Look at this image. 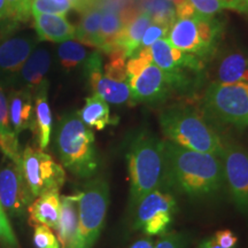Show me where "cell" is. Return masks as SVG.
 Returning a JSON list of instances; mask_svg holds the SVG:
<instances>
[{
	"instance_id": "1",
	"label": "cell",
	"mask_w": 248,
	"mask_h": 248,
	"mask_svg": "<svg viewBox=\"0 0 248 248\" xmlns=\"http://www.w3.org/2000/svg\"><path fill=\"white\" fill-rule=\"evenodd\" d=\"M162 187L190 199H212L226 187L221 157L163 140Z\"/></svg>"
},
{
	"instance_id": "2",
	"label": "cell",
	"mask_w": 248,
	"mask_h": 248,
	"mask_svg": "<svg viewBox=\"0 0 248 248\" xmlns=\"http://www.w3.org/2000/svg\"><path fill=\"white\" fill-rule=\"evenodd\" d=\"M125 160L130 184L128 212L131 216L145 195L162 187L163 140L147 130L139 131L130 139Z\"/></svg>"
},
{
	"instance_id": "3",
	"label": "cell",
	"mask_w": 248,
	"mask_h": 248,
	"mask_svg": "<svg viewBox=\"0 0 248 248\" xmlns=\"http://www.w3.org/2000/svg\"><path fill=\"white\" fill-rule=\"evenodd\" d=\"M159 122L166 140L221 157L225 140L198 108L185 104L172 105L161 111Z\"/></svg>"
},
{
	"instance_id": "4",
	"label": "cell",
	"mask_w": 248,
	"mask_h": 248,
	"mask_svg": "<svg viewBox=\"0 0 248 248\" xmlns=\"http://www.w3.org/2000/svg\"><path fill=\"white\" fill-rule=\"evenodd\" d=\"M55 150L63 168L80 179L97 176L100 167L94 133L83 123L78 111L64 115L55 132Z\"/></svg>"
},
{
	"instance_id": "5",
	"label": "cell",
	"mask_w": 248,
	"mask_h": 248,
	"mask_svg": "<svg viewBox=\"0 0 248 248\" xmlns=\"http://www.w3.org/2000/svg\"><path fill=\"white\" fill-rule=\"evenodd\" d=\"M224 35L221 18L195 13L190 17L176 18L168 32V40L173 47L192 54L207 64L218 52Z\"/></svg>"
},
{
	"instance_id": "6",
	"label": "cell",
	"mask_w": 248,
	"mask_h": 248,
	"mask_svg": "<svg viewBox=\"0 0 248 248\" xmlns=\"http://www.w3.org/2000/svg\"><path fill=\"white\" fill-rule=\"evenodd\" d=\"M200 110L215 128L248 126V84L212 82L204 91Z\"/></svg>"
},
{
	"instance_id": "7",
	"label": "cell",
	"mask_w": 248,
	"mask_h": 248,
	"mask_svg": "<svg viewBox=\"0 0 248 248\" xmlns=\"http://www.w3.org/2000/svg\"><path fill=\"white\" fill-rule=\"evenodd\" d=\"M78 228L73 248H93L106 221L109 185L104 176L90 178L79 192Z\"/></svg>"
},
{
	"instance_id": "8",
	"label": "cell",
	"mask_w": 248,
	"mask_h": 248,
	"mask_svg": "<svg viewBox=\"0 0 248 248\" xmlns=\"http://www.w3.org/2000/svg\"><path fill=\"white\" fill-rule=\"evenodd\" d=\"M178 212L175 195L164 188H156L142 198L131 215L132 230L146 237L164 235L170 232Z\"/></svg>"
},
{
	"instance_id": "9",
	"label": "cell",
	"mask_w": 248,
	"mask_h": 248,
	"mask_svg": "<svg viewBox=\"0 0 248 248\" xmlns=\"http://www.w3.org/2000/svg\"><path fill=\"white\" fill-rule=\"evenodd\" d=\"M21 166L24 181L33 200L47 192H60L66 182L63 167L39 148L26 147Z\"/></svg>"
},
{
	"instance_id": "10",
	"label": "cell",
	"mask_w": 248,
	"mask_h": 248,
	"mask_svg": "<svg viewBox=\"0 0 248 248\" xmlns=\"http://www.w3.org/2000/svg\"><path fill=\"white\" fill-rule=\"evenodd\" d=\"M225 184L234 206L248 215V151L234 141H225L221 155Z\"/></svg>"
},
{
	"instance_id": "11",
	"label": "cell",
	"mask_w": 248,
	"mask_h": 248,
	"mask_svg": "<svg viewBox=\"0 0 248 248\" xmlns=\"http://www.w3.org/2000/svg\"><path fill=\"white\" fill-rule=\"evenodd\" d=\"M126 82L131 90L132 104L160 105L173 92H178L175 78L154 63L148 64L138 76Z\"/></svg>"
},
{
	"instance_id": "12",
	"label": "cell",
	"mask_w": 248,
	"mask_h": 248,
	"mask_svg": "<svg viewBox=\"0 0 248 248\" xmlns=\"http://www.w3.org/2000/svg\"><path fill=\"white\" fill-rule=\"evenodd\" d=\"M33 199L24 181L22 166L8 160L0 169V203L11 216H23Z\"/></svg>"
},
{
	"instance_id": "13",
	"label": "cell",
	"mask_w": 248,
	"mask_h": 248,
	"mask_svg": "<svg viewBox=\"0 0 248 248\" xmlns=\"http://www.w3.org/2000/svg\"><path fill=\"white\" fill-rule=\"evenodd\" d=\"M101 67L102 59L100 51L90 54L89 60L85 63V69L93 94H97L106 102L113 105L132 104L131 90L128 82H120L109 78L102 74Z\"/></svg>"
},
{
	"instance_id": "14",
	"label": "cell",
	"mask_w": 248,
	"mask_h": 248,
	"mask_svg": "<svg viewBox=\"0 0 248 248\" xmlns=\"http://www.w3.org/2000/svg\"><path fill=\"white\" fill-rule=\"evenodd\" d=\"M36 39L28 35L4 37L0 40V75L13 79L20 74L35 49Z\"/></svg>"
},
{
	"instance_id": "15",
	"label": "cell",
	"mask_w": 248,
	"mask_h": 248,
	"mask_svg": "<svg viewBox=\"0 0 248 248\" xmlns=\"http://www.w3.org/2000/svg\"><path fill=\"white\" fill-rule=\"evenodd\" d=\"M215 55L210 70L214 82L223 84H248V52L232 48Z\"/></svg>"
},
{
	"instance_id": "16",
	"label": "cell",
	"mask_w": 248,
	"mask_h": 248,
	"mask_svg": "<svg viewBox=\"0 0 248 248\" xmlns=\"http://www.w3.org/2000/svg\"><path fill=\"white\" fill-rule=\"evenodd\" d=\"M80 194L62 195L61 209L57 225L58 240L60 248H73L75 244L77 228H78V202Z\"/></svg>"
},
{
	"instance_id": "17",
	"label": "cell",
	"mask_w": 248,
	"mask_h": 248,
	"mask_svg": "<svg viewBox=\"0 0 248 248\" xmlns=\"http://www.w3.org/2000/svg\"><path fill=\"white\" fill-rule=\"evenodd\" d=\"M47 82L36 90L35 109L31 123V130L36 139L37 146L44 151L48 146L52 133V113L47 98Z\"/></svg>"
},
{
	"instance_id": "18",
	"label": "cell",
	"mask_w": 248,
	"mask_h": 248,
	"mask_svg": "<svg viewBox=\"0 0 248 248\" xmlns=\"http://www.w3.org/2000/svg\"><path fill=\"white\" fill-rule=\"evenodd\" d=\"M33 26L40 40L62 43L75 38L76 28L64 15L35 14Z\"/></svg>"
},
{
	"instance_id": "19",
	"label": "cell",
	"mask_w": 248,
	"mask_h": 248,
	"mask_svg": "<svg viewBox=\"0 0 248 248\" xmlns=\"http://www.w3.org/2000/svg\"><path fill=\"white\" fill-rule=\"evenodd\" d=\"M61 209L60 192H47L36 198L28 207V222L30 225H46L57 229Z\"/></svg>"
},
{
	"instance_id": "20",
	"label": "cell",
	"mask_w": 248,
	"mask_h": 248,
	"mask_svg": "<svg viewBox=\"0 0 248 248\" xmlns=\"http://www.w3.org/2000/svg\"><path fill=\"white\" fill-rule=\"evenodd\" d=\"M8 114L16 136L31 128L33 119L32 93L29 89L14 90L8 95Z\"/></svg>"
},
{
	"instance_id": "21",
	"label": "cell",
	"mask_w": 248,
	"mask_h": 248,
	"mask_svg": "<svg viewBox=\"0 0 248 248\" xmlns=\"http://www.w3.org/2000/svg\"><path fill=\"white\" fill-rule=\"evenodd\" d=\"M152 24V18L145 12L124 22V27L116 40V48H121L126 59L132 58L139 51L140 40L145 31Z\"/></svg>"
},
{
	"instance_id": "22",
	"label": "cell",
	"mask_w": 248,
	"mask_h": 248,
	"mask_svg": "<svg viewBox=\"0 0 248 248\" xmlns=\"http://www.w3.org/2000/svg\"><path fill=\"white\" fill-rule=\"evenodd\" d=\"M0 151L6 159L21 164L22 153L20 152V144L16 133L12 128L8 114V102L5 92L0 84Z\"/></svg>"
},
{
	"instance_id": "23",
	"label": "cell",
	"mask_w": 248,
	"mask_h": 248,
	"mask_svg": "<svg viewBox=\"0 0 248 248\" xmlns=\"http://www.w3.org/2000/svg\"><path fill=\"white\" fill-rule=\"evenodd\" d=\"M49 66H51V55L48 52L45 48L33 49L18 75L27 85V89H29L30 91L32 90L36 91L40 85L47 82L45 77L48 73Z\"/></svg>"
},
{
	"instance_id": "24",
	"label": "cell",
	"mask_w": 248,
	"mask_h": 248,
	"mask_svg": "<svg viewBox=\"0 0 248 248\" xmlns=\"http://www.w3.org/2000/svg\"><path fill=\"white\" fill-rule=\"evenodd\" d=\"M78 115L85 125L97 130H104L107 125H113L119 122L117 117L113 119L110 116L108 102L97 94L86 98L84 107L78 111Z\"/></svg>"
},
{
	"instance_id": "25",
	"label": "cell",
	"mask_w": 248,
	"mask_h": 248,
	"mask_svg": "<svg viewBox=\"0 0 248 248\" xmlns=\"http://www.w3.org/2000/svg\"><path fill=\"white\" fill-rule=\"evenodd\" d=\"M102 9L94 6L85 9L76 27L75 38L79 43L100 48V26Z\"/></svg>"
},
{
	"instance_id": "26",
	"label": "cell",
	"mask_w": 248,
	"mask_h": 248,
	"mask_svg": "<svg viewBox=\"0 0 248 248\" xmlns=\"http://www.w3.org/2000/svg\"><path fill=\"white\" fill-rule=\"evenodd\" d=\"M124 27L123 17L120 16L115 9H102L100 26V48L99 51L108 54L116 48V40Z\"/></svg>"
},
{
	"instance_id": "27",
	"label": "cell",
	"mask_w": 248,
	"mask_h": 248,
	"mask_svg": "<svg viewBox=\"0 0 248 248\" xmlns=\"http://www.w3.org/2000/svg\"><path fill=\"white\" fill-rule=\"evenodd\" d=\"M58 57L63 69L70 71L88 62L90 55L86 48L78 42L66 40L58 48Z\"/></svg>"
},
{
	"instance_id": "28",
	"label": "cell",
	"mask_w": 248,
	"mask_h": 248,
	"mask_svg": "<svg viewBox=\"0 0 248 248\" xmlns=\"http://www.w3.org/2000/svg\"><path fill=\"white\" fill-rule=\"evenodd\" d=\"M142 7V12L151 16L152 23L171 28L176 21L175 6L170 0H144Z\"/></svg>"
},
{
	"instance_id": "29",
	"label": "cell",
	"mask_w": 248,
	"mask_h": 248,
	"mask_svg": "<svg viewBox=\"0 0 248 248\" xmlns=\"http://www.w3.org/2000/svg\"><path fill=\"white\" fill-rule=\"evenodd\" d=\"M108 62L105 64V75L109 78L126 82V57L121 48H115L109 52Z\"/></svg>"
},
{
	"instance_id": "30",
	"label": "cell",
	"mask_w": 248,
	"mask_h": 248,
	"mask_svg": "<svg viewBox=\"0 0 248 248\" xmlns=\"http://www.w3.org/2000/svg\"><path fill=\"white\" fill-rule=\"evenodd\" d=\"M192 235L187 231H170L161 237L153 248H190Z\"/></svg>"
},
{
	"instance_id": "31",
	"label": "cell",
	"mask_w": 248,
	"mask_h": 248,
	"mask_svg": "<svg viewBox=\"0 0 248 248\" xmlns=\"http://www.w3.org/2000/svg\"><path fill=\"white\" fill-rule=\"evenodd\" d=\"M71 9L70 5H62L57 0H32L31 14H54L64 15Z\"/></svg>"
},
{
	"instance_id": "32",
	"label": "cell",
	"mask_w": 248,
	"mask_h": 248,
	"mask_svg": "<svg viewBox=\"0 0 248 248\" xmlns=\"http://www.w3.org/2000/svg\"><path fill=\"white\" fill-rule=\"evenodd\" d=\"M31 0H6L8 18L15 22H26L31 14Z\"/></svg>"
},
{
	"instance_id": "33",
	"label": "cell",
	"mask_w": 248,
	"mask_h": 248,
	"mask_svg": "<svg viewBox=\"0 0 248 248\" xmlns=\"http://www.w3.org/2000/svg\"><path fill=\"white\" fill-rule=\"evenodd\" d=\"M33 245L36 248H60V243L51 228L37 225L33 231Z\"/></svg>"
},
{
	"instance_id": "34",
	"label": "cell",
	"mask_w": 248,
	"mask_h": 248,
	"mask_svg": "<svg viewBox=\"0 0 248 248\" xmlns=\"http://www.w3.org/2000/svg\"><path fill=\"white\" fill-rule=\"evenodd\" d=\"M0 244L2 248H20L1 203H0Z\"/></svg>"
},
{
	"instance_id": "35",
	"label": "cell",
	"mask_w": 248,
	"mask_h": 248,
	"mask_svg": "<svg viewBox=\"0 0 248 248\" xmlns=\"http://www.w3.org/2000/svg\"><path fill=\"white\" fill-rule=\"evenodd\" d=\"M170 28L167 26H162V24L153 23L147 28V30L145 31L144 36L140 40V45H139V49L145 48V47H151L156 40H159L168 35Z\"/></svg>"
},
{
	"instance_id": "36",
	"label": "cell",
	"mask_w": 248,
	"mask_h": 248,
	"mask_svg": "<svg viewBox=\"0 0 248 248\" xmlns=\"http://www.w3.org/2000/svg\"><path fill=\"white\" fill-rule=\"evenodd\" d=\"M198 13L214 16L225 8V0H188Z\"/></svg>"
},
{
	"instance_id": "37",
	"label": "cell",
	"mask_w": 248,
	"mask_h": 248,
	"mask_svg": "<svg viewBox=\"0 0 248 248\" xmlns=\"http://www.w3.org/2000/svg\"><path fill=\"white\" fill-rule=\"evenodd\" d=\"M217 244L224 248H235L238 237L231 230H219L213 234Z\"/></svg>"
},
{
	"instance_id": "38",
	"label": "cell",
	"mask_w": 248,
	"mask_h": 248,
	"mask_svg": "<svg viewBox=\"0 0 248 248\" xmlns=\"http://www.w3.org/2000/svg\"><path fill=\"white\" fill-rule=\"evenodd\" d=\"M71 8H75L79 12H84L93 6V0H69Z\"/></svg>"
},
{
	"instance_id": "39",
	"label": "cell",
	"mask_w": 248,
	"mask_h": 248,
	"mask_svg": "<svg viewBox=\"0 0 248 248\" xmlns=\"http://www.w3.org/2000/svg\"><path fill=\"white\" fill-rule=\"evenodd\" d=\"M154 244H155V241L153 240V238L145 237V238H141V239L137 240L136 243H133L129 248H153Z\"/></svg>"
},
{
	"instance_id": "40",
	"label": "cell",
	"mask_w": 248,
	"mask_h": 248,
	"mask_svg": "<svg viewBox=\"0 0 248 248\" xmlns=\"http://www.w3.org/2000/svg\"><path fill=\"white\" fill-rule=\"evenodd\" d=\"M197 248H224L222 247L221 245L217 244V241L214 238V235H210V237L204 238L200 241L199 244L197 245Z\"/></svg>"
},
{
	"instance_id": "41",
	"label": "cell",
	"mask_w": 248,
	"mask_h": 248,
	"mask_svg": "<svg viewBox=\"0 0 248 248\" xmlns=\"http://www.w3.org/2000/svg\"><path fill=\"white\" fill-rule=\"evenodd\" d=\"M8 18V9L6 0H0V21Z\"/></svg>"
},
{
	"instance_id": "42",
	"label": "cell",
	"mask_w": 248,
	"mask_h": 248,
	"mask_svg": "<svg viewBox=\"0 0 248 248\" xmlns=\"http://www.w3.org/2000/svg\"><path fill=\"white\" fill-rule=\"evenodd\" d=\"M31 1H32V0H31Z\"/></svg>"
}]
</instances>
